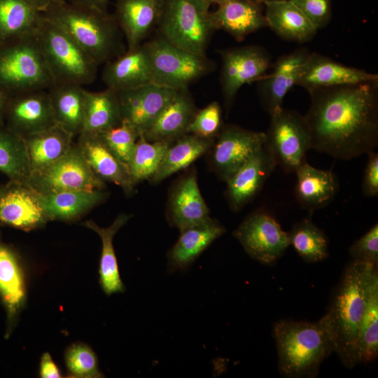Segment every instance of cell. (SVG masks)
Wrapping results in <instances>:
<instances>
[{
    "instance_id": "cell-1",
    "label": "cell",
    "mask_w": 378,
    "mask_h": 378,
    "mask_svg": "<svg viewBox=\"0 0 378 378\" xmlns=\"http://www.w3.org/2000/svg\"><path fill=\"white\" fill-rule=\"evenodd\" d=\"M304 119L311 149L349 160L378 145V81L313 88Z\"/></svg>"
},
{
    "instance_id": "cell-2",
    "label": "cell",
    "mask_w": 378,
    "mask_h": 378,
    "mask_svg": "<svg viewBox=\"0 0 378 378\" xmlns=\"http://www.w3.org/2000/svg\"><path fill=\"white\" fill-rule=\"evenodd\" d=\"M378 265L352 260L345 269L328 312L324 315L342 363L359 364L358 339L365 312L368 284Z\"/></svg>"
},
{
    "instance_id": "cell-3",
    "label": "cell",
    "mask_w": 378,
    "mask_h": 378,
    "mask_svg": "<svg viewBox=\"0 0 378 378\" xmlns=\"http://www.w3.org/2000/svg\"><path fill=\"white\" fill-rule=\"evenodd\" d=\"M279 370L287 378H313L335 345L323 316L316 322L280 320L273 328Z\"/></svg>"
},
{
    "instance_id": "cell-4",
    "label": "cell",
    "mask_w": 378,
    "mask_h": 378,
    "mask_svg": "<svg viewBox=\"0 0 378 378\" xmlns=\"http://www.w3.org/2000/svg\"><path fill=\"white\" fill-rule=\"evenodd\" d=\"M43 15L65 31L99 65L127 50L115 17L108 11L64 0Z\"/></svg>"
},
{
    "instance_id": "cell-5",
    "label": "cell",
    "mask_w": 378,
    "mask_h": 378,
    "mask_svg": "<svg viewBox=\"0 0 378 378\" xmlns=\"http://www.w3.org/2000/svg\"><path fill=\"white\" fill-rule=\"evenodd\" d=\"M35 33L0 43V91L8 97L54 84Z\"/></svg>"
},
{
    "instance_id": "cell-6",
    "label": "cell",
    "mask_w": 378,
    "mask_h": 378,
    "mask_svg": "<svg viewBox=\"0 0 378 378\" xmlns=\"http://www.w3.org/2000/svg\"><path fill=\"white\" fill-rule=\"evenodd\" d=\"M35 34L54 83L83 85L94 80L99 64L43 13Z\"/></svg>"
},
{
    "instance_id": "cell-7",
    "label": "cell",
    "mask_w": 378,
    "mask_h": 378,
    "mask_svg": "<svg viewBox=\"0 0 378 378\" xmlns=\"http://www.w3.org/2000/svg\"><path fill=\"white\" fill-rule=\"evenodd\" d=\"M209 6L204 0H164L158 34L180 48L206 56L211 37L217 31Z\"/></svg>"
},
{
    "instance_id": "cell-8",
    "label": "cell",
    "mask_w": 378,
    "mask_h": 378,
    "mask_svg": "<svg viewBox=\"0 0 378 378\" xmlns=\"http://www.w3.org/2000/svg\"><path fill=\"white\" fill-rule=\"evenodd\" d=\"M148 52L153 83L175 90L188 88L214 71L215 63L169 42L159 34L144 42Z\"/></svg>"
},
{
    "instance_id": "cell-9",
    "label": "cell",
    "mask_w": 378,
    "mask_h": 378,
    "mask_svg": "<svg viewBox=\"0 0 378 378\" xmlns=\"http://www.w3.org/2000/svg\"><path fill=\"white\" fill-rule=\"evenodd\" d=\"M265 134V146L285 172L295 173L307 161L310 136L304 116L298 111L282 108L270 115Z\"/></svg>"
},
{
    "instance_id": "cell-10",
    "label": "cell",
    "mask_w": 378,
    "mask_h": 378,
    "mask_svg": "<svg viewBox=\"0 0 378 378\" xmlns=\"http://www.w3.org/2000/svg\"><path fill=\"white\" fill-rule=\"evenodd\" d=\"M27 184L43 195L67 190L106 188L104 181L91 170L76 143L56 162L31 172Z\"/></svg>"
},
{
    "instance_id": "cell-11",
    "label": "cell",
    "mask_w": 378,
    "mask_h": 378,
    "mask_svg": "<svg viewBox=\"0 0 378 378\" xmlns=\"http://www.w3.org/2000/svg\"><path fill=\"white\" fill-rule=\"evenodd\" d=\"M233 236L251 258L264 265L275 263L290 246L288 232L262 209L247 216Z\"/></svg>"
},
{
    "instance_id": "cell-12",
    "label": "cell",
    "mask_w": 378,
    "mask_h": 378,
    "mask_svg": "<svg viewBox=\"0 0 378 378\" xmlns=\"http://www.w3.org/2000/svg\"><path fill=\"white\" fill-rule=\"evenodd\" d=\"M219 53L222 60V94L228 112L239 90L265 74L271 64V57L265 48L255 45L222 50Z\"/></svg>"
},
{
    "instance_id": "cell-13",
    "label": "cell",
    "mask_w": 378,
    "mask_h": 378,
    "mask_svg": "<svg viewBox=\"0 0 378 378\" xmlns=\"http://www.w3.org/2000/svg\"><path fill=\"white\" fill-rule=\"evenodd\" d=\"M265 132L223 125L209 150L211 166L226 181L265 144Z\"/></svg>"
},
{
    "instance_id": "cell-14",
    "label": "cell",
    "mask_w": 378,
    "mask_h": 378,
    "mask_svg": "<svg viewBox=\"0 0 378 378\" xmlns=\"http://www.w3.org/2000/svg\"><path fill=\"white\" fill-rule=\"evenodd\" d=\"M4 125L22 138L57 125L48 90L8 97Z\"/></svg>"
},
{
    "instance_id": "cell-15",
    "label": "cell",
    "mask_w": 378,
    "mask_h": 378,
    "mask_svg": "<svg viewBox=\"0 0 378 378\" xmlns=\"http://www.w3.org/2000/svg\"><path fill=\"white\" fill-rule=\"evenodd\" d=\"M49 221L43 196L27 184L9 181L0 197V223L24 231L43 227Z\"/></svg>"
},
{
    "instance_id": "cell-16",
    "label": "cell",
    "mask_w": 378,
    "mask_h": 378,
    "mask_svg": "<svg viewBox=\"0 0 378 378\" xmlns=\"http://www.w3.org/2000/svg\"><path fill=\"white\" fill-rule=\"evenodd\" d=\"M177 90L153 83L134 89L117 90L122 121L143 134Z\"/></svg>"
},
{
    "instance_id": "cell-17",
    "label": "cell",
    "mask_w": 378,
    "mask_h": 378,
    "mask_svg": "<svg viewBox=\"0 0 378 378\" xmlns=\"http://www.w3.org/2000/svg\"><path fill=\"white\" fill-rule=\"evenodd\" d=\"M310 54L306 48L279 57L272 71L257 82V93L263 109L272 115L280 111L288 91L296 85L302 67Z\"/></svg>"
},
{
    "instance_id": "cell-18",
    "label": "cell",
    "mask_w": 378,
    "mask_h": 378,
    "mask_svg": "<svg viewBox=\"0 0 378 378\" xmlns=\"http://www.w3.org/2000/svg\"><path fill=\"white\" fill-rule=\"evenodd\" d=\"M276 166L274 158L264 144L225 181V195L231 209L237 211L251 202Z\"/></svg>"
},
{
    "instance_id": "cell-19",
    "label": "cell",
    "mask_w": 378,
    "mask_h": 378,
    "mask_svg": "<svg viewBox=\"0 0 378 378\" xmlns=\"http://www.w3.org/2000/svg\"><path fill=\"white\" fill-rule=\"evenodd\" d=\"M378 81V75L348 66L317 52H310L296 85L307 91L316 88Z\"/></svg>"
},
{
    "instance_id": "cell-20",
    "label": "cell",
    "mask_w": 378,
    "mask_h": 378,
    "mask_svg": "<svg viewBox=\"0 0 378 378\" xmlns=\"http://www.w3.org/2000/svg\"><path fill=\"white\" fill-rule=\"evenodd\" d=\"M164 0H115V19L125 38L127 50L134 49L161 20Z\"/></svg>"
},
{
    "instance_id": "cell-21",
    "label": "cell",
    "mask_w": 378,
    "mask_h": 378,
    "mask_svg": "<svg viewBox=\"0 0 378 378\" xmlns=\"http://www.w3.org/2000/svg\"><path fill=\"white\" fill-rule=\"evenodd\" d=\"M210 218L209 209L200 190L196 172L183 175L172 186L169 195L167 219L179 230Z\"/></svg>"
},
{
    "instance_id": "cell-22",
    "label": "cell",
    "mask_w": 378,
    "mask_h": 378,
    "mask_svg": "<svg viewBox=\"0 0 378 378\" xmlns=\"http://www.w3.org/2000/svg\"><path fill=\"white\" fill-rule=\"evenodd\" d=\"M0 298L6 312L8 337L27 298L24 273L18 253L0 235Z\"/></svg>"
},
{
    "instance_id": "cell-23",
    "label": "cell",
    "mask_w": 378,
    "mask_h": 378,
    "mask_svg": "<svg viewBox=\"0 0 378 378\" xmlns=\"http://www.w3.org/2000/svg\"><path fill=\"white\" fill-rule=\"evenodd\" d=\"M102 78L107 88L115 90L134 89L152 83L150 62L144 43L105 63Z\"/></svg>"
},
{
    "instance_id": "cell-24",
    "label": "cell",
    "mask_w": 378,
    "mask_h": 378,
    "mask_svg": "<svg viewBox=\"0 0 378 378\" xmlns=\"http://www.w3.org/2000/svg\"><path fill=\"white\" fill-rule=\"evenodd\" d=\"M76 144L93 173L104 181H110L130 195L133 184L127 167L105 146L97 133L82 132Z\"/></svg>"
},
{
    "instance_id": "cell-25",
    "label": "cell",
    "mask_w": 378,
    "mask_h": 378,
    "mask_svg": "<svg viewBox=\"0 0 378 378\" xmlns=\"http://www.w3.org/2000/svg\"><path fill=\"white\" fill-rule=\"evenodd\" d=\"M175 244L167 253L168 269L171 273L186 270L216 239L225 232L218 220H207L180 230Z\"/></svg>"
},
{
    "instance_id": "cell-26",
    "label": "cell",
    "mask_w": 378,
    "mask_h": 378,
    "mask_svg": "<svg viewBox=\"0 0 378 378\" xmlns=\"http://www.w3.org/2000/svg\"><path fill=\"white\" fill-rule=\"evenodd\" d=\"M197 108L188 88L178 90L174 97L141 135L148 141H174L187 134Z\"/></svg>"
},
{
    "instance_id": "cell-27",
    "label": "cell",
    "mask_w": 378,
    "mask_h": 378,
    "mask_svg": "<svg viewBox=\"0 0 378 378\" xmlns=\"http://www.w3.org/2000/svg\"><path fill=\"white\" fill-rule=\"evenodd\" d=\"M211 16L217 30H224L237 41L267 27L261 5L248 0H227Z\"/></svg>"
},
{
    "instance_id": "cell-28",
    "label": "cell",
    "mask_w": 378,
    "mask_h": 378,
    "mask_svg": "<svg viewBox=\"0 0 378 378\" xmlns=\"http://www.w3.org/2000/svg\"><path fill=\"white\" fill-rule=\"evenodd\" d=\"M269 27L284 40L300 43L311 41L318 29L290 0H274L264 4Z\"/></svg>"
},
{
    "instance_id": "cell-29",
    "label": "cell",
    "mask_w": 378,
    "mask_h": 378,
    "mask_svg": "<svg viewBox=\"0 0 378 378\" xmlns=\"http://www.w3.org/2000/svg\"><path fill=\"white\" fill-rule=\"evenodd\" d=\"M295 196L300 205L310 212L328 204L337 194L338 182L330 170L318 169L307 161L295 172Z\"/></svg>"
},
{
    "instance_id": "cell-30",
    "label": "cell",
    "mask_w": 378,
    "mask_h": 378,
    "mask_svg": "<svg viewBox=\"0 0 378 378\" xmlns=\"http://www.w3.org/2000/svg\"><path fill=\"white\" fill-rule=\"evenodd\" d=\"M85 91L74 83H54L48 90L57 124L74 136L84 130Z\"/></svg>"
},
{
    "instance_id": "cell-31",
    "label": "cell",
    "mask_w": 378,
    "mask_h": 378,
    "mask_svg": "<svg viewBox=\"0 0 378 378\" xmlns=\"http://www.w3.org/2000/svg\"><path fill=\"white\" fill-rule=\"evenodd\" d=\"M74 135L58 125L24 137L31 173L63 157L74 144Z\"/></svg>"
},
{
    "instance_id": "cell-32",
    "label": "cell",
    "mask_w": 378,
    "mask_h": 378,
    "mask_svg": "<svg viewBox=\"0 0 378 378\" xmlns=\"http://www.w3.org/2000/svg\"><path fill=\"white\" fill-rule=\"evenodd\" d=\"M43 196L49 220L71 221L102 203L108 196V192L104 190H78Z\"/></svg>"
},
{
    "instance_id": "cell-33",
    "label": "cell",
    "mask_w": 378,
    "mask_h": 378,
    "mask_svg": "<svg viewBox=\"0 0 378 378\" xmlns=\"http://www.w3.org/2000/svg\"><path fill=\"white\" fill-rule=\"evenodd\" d=\"M130 218V215L120 214L107 227H102L93 220H87L83 223V225L94 231L101 238L102 247L99 270V283L104 292L108 295L125 290V286L120 276L113 240L116 232Z\"/></svg>"
},
{
    "instance_id": "cell-34",
    "label": "cell",
    "mask_w": 378,
    "mask_h": 378,
    "mask_svg": "<svg viewBox=\"0 0 378 378\" xmlns=\"http://www.w3.org/2000/svg\"><path fill=\"white\" fill-rule=\"evenodd\" d=\"M215 140L186 134L174 141L168 148L155 174L149 180L158 184L181 171L209 152Z\"/></svg>"
},
{
    "instance_id": "cell-35",
    "label": "cell",
    "mask_w": 378,
    "mask_h": 378,
    "mask_svg": "<svg viewBox=\"0 0 378 378\" xmlns=\"http://www.w3.org/2000/svg\"><path fill=\"white\" fill-rule=\"evenodd\" d=\"M41 18L29 0H0V43L34 34Z\"/></svg>"
},
{
    "instance_id": "cell-36",
    "label": "cell",
    "mask_w": 378,
    "mask_h": 378,
    "mask_svg": "<svg viewBox=\"0 0 378 378\" xmlns=\"http://www.w3.org/2000/svg\"><path fill=\"white\" fill-rule=\"evenodd\" d=\"M122 122L117 90L107 88L99 92L86 90L83 132L99 133Z\"/></svg>"
},
{
    "instance_id": "cell-37",
    "label": "cell",
    "mask_w": 378,
    "mask_h": 378,
    "mask_svg": "<svg viewBox=\"0 0 378 378\" xmlns=\"http://www.w3.org/2000/svg\"><path fill=\"white\" fill-rule=\"evenodd\" d=\"M0 172L9 181L27 184L31 168L24 139L0 125Z\"/></svg>"
},
{
    "instance_id": "cell-38",
    "label": "cell",
    "mask_w": 378,
    "mask_h": 378,
    "mask_svg": "<svg viewBox=\"0 0 378 378\" xmlns=\"http://www.w3.org/2000/svg\"><path fill=\"white\" fill-rule=\"evenodd\" d=\"M378 354V270L371 276L365 312L359 328L358 356L360 363L373 361Z\"/></svg>"
},
{
    "instance_id": "cell-39",
    "label": "cell",
    "mask_w": 378,
    "mask_h": 378,
    "mask_svg": "<svg viewBox=\"0 0 378 378\" xmlns=\"http://www.w3.org/2000/svg\"><path fill=\"white\" fill-rule=\"evenodd\" d=\"M288 236L290 246L304 262H316L329 256L327 237L310 217L295 223Z\"/></svg>"
},
{
    "instance_id": "cell-40",
    "label": "cell",
    "mask_w": 378,
    "mask_h": 378,
    "mask_svg": "<svg viewBox=\"0 0 378 378\" xmlns=\"http://www.w3.org/2000/svg\"><path fill=\"white\" fill-rule=\"evenodd\" d=\"M172 144L148 141L143 135L139 136L128 164L129 174L134 186L153 177Z\"/></svg>"
},
{
    "instance_id": "cell-41",
    "label": "cell",
    "mask_w": 378,
    "mask_h": 378,
    "mask_svg": "<svg viewBox=\"0 0 378 378\" xmlns=\"http://www.w3.org/2000/svg\"><path fill=\"white\" fill-rule=\"evenodd\" d=\"M108 149L128 169L136 143L141 135L128 123H121L106 131L97 133Z\"/></svg>"
},
{
    "instance_id": "cell-42",
    "label": "cell",
    "mask_w": 378,
    "mask_h": 378,
    "mask_svg": "<svg viewBox=\"0 0 378 378\" xmlns=\"http://www.w3.org/2000/svg\"><path fill=\"white\" fill-rule=\"evenodd\" d=\"M68 371L74 377L97 378L103 374L98 368V360L92 349L82 343L71 345L65 353Z\"/></svg>"
},
{
    "instance_id": "cell-43",
    "label": "cell",
    "mask_w": 378,
    "mask_h": 378,
    "mask_svg": "<svg viewBox=\"0 0 378 378\" xmlns=\"http://www.w3.org/2000/svg\"><path fill=\"white\" fill-rule=\"evenodd\" d=\"M222 110L218 102H212L197 110L187 128V134L215 140L223 127Z\"/></svg>"
},
{
    "instance_id": "cell-44",
    "label": "cell",
    "mask_w": 378,
    "mask_h": 378,
    "mask_svg": "<svg viewBox=\"0 0 378 378\" xmlns=\"http://www.w3.org/2000/svg\"><path fill=\"white\" fill-rule=\"evenodd\" d=\"M352 260L378 265V224H374L349 248Z\"/></svg>"
},
{
    "instance_id": "cell-45",
    "label": "cell",
    "mask_w": 378,
    "mask_h": 378,
    "mask_svg": "<svg viewBox=\"0 0 378 378\" xmlns=\"http://www.w3.org/2000/svg\"><path fill=\"white\" fill-rule=\"evenodd\" d=\"M290 1L303 12L318 30L329 23L332 13V0Z\"/></svg>"
},
{
    "instance_id": "cell-46",
    "label": "cell",
    "mask_w": 378,
    "mask_h": 378,
    "mask_svg": "<svg viewBox=\"0 0 378 378\" xmlns=\"http://www.w3.org/2000/svg\"><path fill=\"white\" fill-rule=\"evenodd\" d=\"M368 162L364 172L362 190L367 197L378 195V153L374 150L368 153Z\"/></svg>"
},
{
    "instance_id": "cell-47",
    "label": "cell",
    "mask_w": 378,
    "mask_h": 378,
    "mask_svg": "<svg viewBox=\"0 0 378 378\" xmlns=\"http://www.w3.org/2000/svg\"><path fill=\"white\" fill-rule=\"evenodd\" d=\"M40 375L43 378L61 377L59 368L48 353H44L41 359Z\"/></svg>"
},
{
    "instance_id": "cell-48",
    "label": "cell",
    "mask_w": 378,
    "mask_h": 378,
    "mask_svg": "<svg viewBox=\"0 0 378 378\" xmlns=\"http://www.w3.org/2000/svg\"><path fill=\"white\" fill-rule=\"evenodd\" d=\"M69 2L107 11L109 0H69Z\"/></svg>"
},
{
    "instance_id": "cell-49",
    "label": "cell",
    "mask_w": 378,
    "mask_h": 378,
    "mask_svg": "<svg viewBox=\"0 0 378 378\" xmlns=\"http://www.w3.org/2000/svg\"><path fill=\"white\" fill-rule=\"evenodd\" d=\"M41 13H43L51 8L61 4L64 0H29Z\"/></svg>"
},
{
    "instance_id": "cell-50",
    "label": "cell",
    "mask_w": 378,
    "mask_h": 378,
    "mask_svg": "<svg viewBox=\"0 0 378 378\" xmlns=\"http://www.w3.org/2000/svg\"><path fill=\"white\" fill-rule=\"evenodd\" d=\"M8 97L0 91V125L4 124Z\"/></svg>"
},
{
    "instance_id": "cell-51",
    "label": "cell",
    "mask_w": 378,
    "mask_h": 378,
    "mask_svg": "<svg viewBox=\"0 0 378 378\" xmlns=\"http://www.w3.org/2000/svg\"><path fill=\"white\" fill-rule=\"evenodd\" d=\"M206 1L209 4H218L220 5L222 3L225 2L227 0H204Z\"/></svg>"
},
{
    "instance_id": "cell-52",
    "label": "cell",
    "mask_w": 378,
    "mask_h": 378,
    "mask_svg": "<svg viewBox=\"0 0 378 378\" xmlns=\"http://www.w3.org/2000/svg\"><path fill=\"white\" fill-rule=\"evenodd\" d=\"M248 1H251L253 3L261 5L262 4H264L267 1H274V0H248Z\"/></svg>"
},
{
    "instance_id": "cell-53",
    "label": "cell",
    "mask_w": 378,
    "mask_h": 378,
    "mask_svg": "<svg viewBox=\"0 0 378 378\" xmlns=\"http://www.w3.org/2000/svg\"><path fill=\"white\" fill-rule=\"evenodd\" d=\"M6 188V184L0 186V197L1 196L3 192H4Z\"/></svg>"
}]
</instances>
